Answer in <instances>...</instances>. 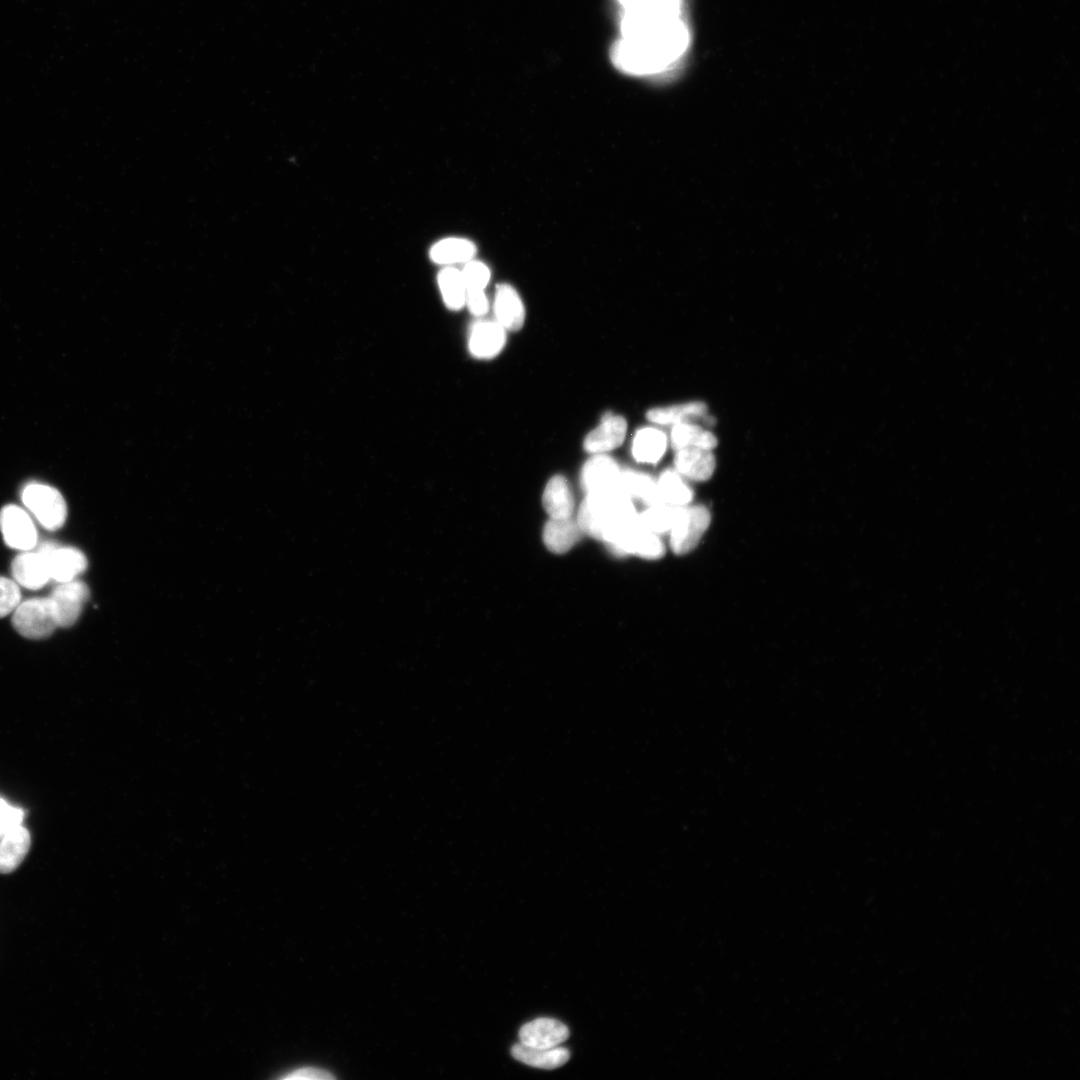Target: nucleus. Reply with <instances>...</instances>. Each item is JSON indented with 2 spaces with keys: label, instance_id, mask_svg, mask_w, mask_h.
Returning <instances> with one entry per match:
<instances>
[{
  "label": "nucleus",
  "instance_id": "f257e3e1",
  "mask_svg": "<svg viewBox=\"0 0 1080 1080\" xmlns=\"http://www.w3.org/2000/svg\"><path fill=\"white\" fill-rule=\"evenodd\" d=\"M681 16L667 10H623L622 37L612 49L616 66L635 75L665 71L688 45V29Z\"/></svg>",
  "mask_w": 1080,
  "mask_h": 1080
},
{
  "label": "nucleus",
  "instance_id": "f03ea898",
  "mask_svg": "<svg viewBox=\"0 0 1080 1080\" xmlns=\"http://www.w3.org/2000/svg\"><path fill=\"white\" fill-rule=\"evenodd\" d=\"M576 522L582 533L610 545L638 522V513L623 491L606 489L586 494Z\"/></svg>",
  "mask_w": 1080,
  "mask_h": 1080
},
{
  "label": "nucleus",
  "instance_id": "7ed1b4c3",
  "mask_svg": "<svg viewBox=\"0 0 1080 1080\" xmlns=\"http://www.w3.org/2000/svg\"><path fill=\"white\" fill-rule=\"evenodd\" d=\"M710 512L702 505L679 506L670 529V546L674 553L682 555L693 550L709 527Z\"/></svg>",
  "mask_w": 1080,
  "mask_h": 1080
},
{
  "label": "nucleus",
  "instance_id": "20e7f679",
  "mask_svg": "<svg viewBox=\"0 0 1080 1080\" xmlns=\"http://www.w3.org/2000/svg\"><path fill=\"white\" fill-rule=\"evenodd\" d=\"M22 501L46 529L56 530L65 523L67 506L57 489L31 483L23 489Z\"/></svg>",
  "mask_w": 1080,
  "mask_h": 1080
},
{
  "label": "nucleus",
  "instance_id": "39448f33",
  "mask_svg": "<svg viewBox=\"0 0 1080 1080\" xmlns=\"http://www.w3.org/2000/svg\"><path fill=\"white\" fill-rule=\"evenodd\" d=\"M12 624L26 638L48 637L58 627L51 599L32 598L20 603L14 610Z\"/></svg>",
  "mask_w": 1080,
  "mask_h": 1080
},
{
  "label": "nucleus",
  "instance_id": "423d86ee",
  "mask_svg": "<svg viewBox=\"0 0 1080 1080\" xmlns=\"http://www.w3.org/2000/svg\"><path fill=\"white\" fill-rule=\"evenodd\" d=\"M0 529L5 543L14 549L31 550L37 542V532L29 515L20 507L7 505L0 511Z\"/></svg>",
  "mask_w": 1080,
  "mask_h": 1080
},
{
  "label": "nucleus",
  "instance_id": "0eeeda50",
  "mask_svg": "<svg viewBox=\"0 0 1080 1080\" xmlns=\"http://www.w3.org/2000/svg\"><path fill=\"white\" fill-rule=\"evenodd\" d=\"M49 598L58 626L66 628L77 621L84 603L89 598V588L84 582L71 580L59 584Z\"/></svg>",
  "mask_w": 1080,
  "mask_h": 1080
},
{
  "label": "nucleus",
  "instance_id": "6e6552de",
  "mask_svg": "<svg viewBox=\"0 0 1080 1080\" xmlns=\"http://www.w3.org/2000/svg\"><path fill=\"white\" fill-rule=\"evenodd\" d=\"M38 550L47 559L50 578L57 582L74 580L87 568V558L77 548L58 547L52 543H44Z\"/></svg>",
  "mask_w": 1080,
  "mask_h": 1080
},
{
  "label": "nucleus",
  "instance_id": "1a4fd4ad",
  "mask_svg": "<svg viewBox=\"0 0 1080 1080\" xmlns=\"http://www.w3.org/2000/svg\"><path fill=\"white\" fill-rule=\"evenodd\" d=\"M519 1043L532 1048H554L569 1037L568 1027L559 1020L540 1017L525 1023L518 1033Z\"/></svg>",
  "mask_w": 1080,
  "mask_h": 1080
},
{
  "label": "nucleus",
  "instance_id": "9d476101",
  "mask_svg": "<svg viewBox=\"0 0 1080 1080\" xmlns=\"http://www.w3.org/2000/svg\"><path fill=\"white\" fill-rule=\"evenodd\" d=\"M610 547L617 554H635L645 559H658L665 553L659 535L643 528L639 520Z\"/></svg>",
  "mask_w": 1080,
  "mask_h": 1080
},
{
  "label": "nucleus",
  "instance_id": "9b49d317",
  "mask_svg": "<svg viewBox=\"0 0 1080 1080\" xmlns=\"http://www.w3.org/2000/svg\"><path fill=\"white\" fill-rule=\"evenodd\" d=\"M627 433L624 417L606 413L599 425L590 431L584 439V449L591 454H605L619 447Z\"/></svg>",
  "mask_w": 1080,
  "mask_h": 1080
},
{
  "label": "nucleus",
  "instance_id": "f8f14e48",
  "mask_svg": "<svg viewBox=\"0 0 1080 1080\" xmlns=\"http://www.w3.org/2000/svg\"><path fill=\"white\" fill-rule=\"evenodd\" d=\"M622 469L606 454H594L581 471V484L586 493L606 489H619Z\"/></svg>",
  "mask_w": 1080,
  "mask_h": 1080
},
{
  "label": "nucleus",
  "instance_id": "ddd939ff",
  "mask_svg": "<svg viewBox=\"0 0 1080 1080\" xmlns=\"http://www.w3.org/2000/svg\"><path fill=\"white\" fill-rule=\"evenodd\" d=\"M715 465V458L711 450L697 447H684L676 450L674 467L684 479L706 481L712 476Z\"/></svg>",
  "mask_w": 1080,
  "mask_h": 1080
},
{
  "label": "nucleus",
  "instance_id": "4468645a",
  "mask_svg": "<svg viewBox=\"0 0 1080 1080\" xmlns=\"http://www.w3.org/2000/svg\"><path fill=\"white\" fill-rule=\"evenodd\" d=\"M11 572L15 581L28 589H39L51 579L47 559L39 550L15 557Z\"/></svg>",
  "mask_w": 1080,
  "mask_h": 1080
},
{
  "label": "nucleus",
  "instance_id": "2eb2a0df",
  "mask_svg": "<svg viewBox=\"0 0 1080 1080\" xmlns=\"http://www.w3.org/2000/svg\"><path fill=\"white\" fill-rule=\"evenodd\" d=\"M506 330L496 321H480L473 325L469 335V349L473 356L489 359L504 347Z\"/></svg>",
  "mask_w": 1080,
  "mask_h": 1080
},
{
  "label": "nucleus",
  "instance_id": "dca6fc26",
  "mask_svg": "<svg viewBox=\"0 0 1080 1080\" xmlns=\"http://www.w3.org/2000/svg\"><path fill=\"white\" fill-rule=\"evenodd\" d=\"M494 313L496 322L505 330L517 331L522 328L525 321V309L520 296L512 286L502 283L496 287Z\"/></svg>",
  "mask_w": 1080,
  "mask_h": 1080
},
{
  "label": "nucleus",
  "instance_id": "f3484780",
  "mask_svg": "<svg viewBox=\"0 0 1080 1080\" xmlns=\"http://www.w3.org/2000/svg\"><path fill=\"white\" fill-rule=\"evenodd\" d=\"M582 534L576 520L571 517L550 518L543 530V541L548 550L562 554L569 551Z\"/></svg>",
  "mask_w": 1080,
  "mask_h": 1080
},
{
  "label": "nucleus",
  "instance_id": "a211bd4d",
  "mask_svg": "<svg viewBox=\"0 0 1080 1080\" xmlns=\"http://www.w3.org/2000/svg\"><path fill=\"white\" fill-rule=\"evenodd\" d=\"M31 845L29 831L19 826L0 838V873L13 872L27 855Z\"/></svg>",
  "mask_w": 1080,
  "mask_h": 1080
},
{
  "label": "nucleus",
  "instance_id": "6ab92c4d",
  "mask_svg": "<svg viewBox=\"0 0 1080 1080\" xmlns=\"http://www.w3.org/2000/svg\"><path fill=\"white\" fill-rule=\"evenodd\" d=\"M543 507L550 518L571 517L574 498L567 479L562 475H555L547 482L543 493Z\"/></svg>",
  "mask_w": 1080,
  "mask_h": 1080
},
{
  "label": "nucleus",
  "instance_id": "aec40b11",
  "mask_svg": "<svg viewBox=\"0 0 1080 1080\" xmlns=\"http://www.w3.org/2000/svg\"><path fill=\"white\" fill-rule=\"evenodd\" d=\"M514 1059L534 1068L552 1070L564 1065L570 1058V1052L564 1047L532 1048L521 1043L511 1048Z\"/></svg>",
  "mask_w": 1080,
  "mask_h": 1080
},
{
  "label": "nucleus",
  "instance_id": "412c9836",
  "mask_svg": "<svg viewBox=\"0 0 1080 1080\" xmlns=\"http://www.w3.org/2000/svg\"><path fill=\"white\" fill-rule=\"evenodd\" d=\"M667 437L663 431L655 427L639 429L632 442V455L641 463H656L664 455L667 448Z\"/></svg>",
  "mask_w": 1080,
  "mask_h": 1080
},
{
  "label": "nucleus",
  "instance_id": "4be33fe9",
  "mask_svg": "<svg viewBox=\"0 0 1080 1080\" xmlns=\"http://www.w3.org/2000/svg\"><path fill=\"white\" fill-rule=\"evenodd\" d=\"M619 489L632 500L637 499L647 506L661 503L656 480L645 473L622 470Z\"/></svg>",
  "mask_w": 1080,
  "mask_h": 1080
},
{
  "label": "nucleus",
  "instance_id": "5701e85b",
  "mask_svg": "<svg viewBox=\"0 0 1080 1080\" xmlns=\"http://www.w3.org/2000/svg\"><path fill=\"white\" fill-rule=\"evenodd\" d=\"M670 443L675 450L684 447L712 450L717 445V438L712 432L686 421L673 425Z\"/></svg>",
  "mask_w": 1080,
  "mask_h": 1080
},
{
  "label": "nucleus",
  "instance_id": "b1692460",
  "mask_svg": "<svg viewBox=\"0 0 1080 1080\" xmlns=\"http://www.w3.org/2000/svg\"><path fill=\"white\" fill-rule=\"evenodd\" d=\"M656 483L663 504L679 507L688 505L692 500V490L675 469L663 471Z\"/></svg>",
  "mask_w": 1080,
  "mask_h": 1080
},
{
  "label": "nucleus",
  "instance_id": "393cba45",
  "mask_svg": "<svg viewBox=\"0 0 1080 1080\" xmlns=\"http://www.w3.org/2000/svg\"><path fill=\"white\" fill-rule=\"evenodd\" d=\"M707 407L703 402H689L650 409L647 419L658 425H674L705 416Z\"/></svg>",
  "mask_w": 1080,
  "mask_h": 1080
},
{
  "label": "nucleus",
  "instance_id": "a878e982",
  "mask_svg": "<svg viewBox=\"0 0 1080 1080\" xmlns=\"http://www.w3.org/2000/svg\"><path fill=\"white\" fill-rule=\"evenodd\" d=\"M475 245L462 238H447L437 242L430 251L431 259L436 263L451 264L468 262L475 255Z\"/></svg>",
  "mask_w": 1080,
  "mask_h": 1080
},
{
  "label": "nucleus",
  "instance_id": "bb28decb",
  "mask_svg": "<svg viewBox=\"0 0 1080 1080\" xmlns=\"http://www.w3.org/2000/svg\"><path fill=\"white\" fill-rule=\"evenodd\" d=\"M438 282L446 305L454 310L465 304L466 285L462 272L454 267H446L440 273Z\"/></svg>",
  "mask_w": 1080,
  "mask_h": 1080
},
{
  "label": "nucleus",
  "instance_id": "cd10ccee",
  "mask_svg": "<svg viewBox=\"0 0 1080 1080\" xmlns=\"http://www.w3.org/2000/svg\"><path fill=\"white\" fill-rule=\"evenodd\" d=\"M676 510L677 507L663 503L650 505L638 514V520L643 528L653 533H667L674 523Z\"/></svg>",
  "mask_w": 1080,
  "mask_h": 1080
},
{
  "label": "nucleus",
  "instance_id": "c85d7f7f",
  "mask_svg": "<svg viewBox=\"0 0 1080 1080\" xmlns=\"http://www.w3.org/2000/svg\"><path fill=\"white\" fill-rule=\"evenodd\" d=\"M461 272L467 290H484L490 279L489 268L480 261H468Z\"/></svg>",
  "mask_w": 1080,
  "mask_h": 1080
},
{
  "label": "nucleus",
  "instance_id": "c756f323",
  "mask_svg": "<svg viewBox=\"0 0 1080 1080\" xmlns=\"http://www.w3.org/2000/svg\"><path fill=\"white\" fill-rule=\"evenodd\" d=\"M21 593L11 579L0 576V617L7 616L20 604Z\"/></svg>",
  "mask_w": 1080,
  "mask_h": 1080
},
{
  "label": "nucleus",
  "instance_id": "7c9ffc66",
  "mask_svg": "<svg viewBox=\"0 0 1080 1080\" xmlns=\"http://www.w3.org/2000/svg\"><path fill=\"white\" fill-rule=\"evenodd\" d=\"M24 811L0 797V838L22 825Z\"/></svg>",
  "mask_w": 1080,
  "mask_h": 1080
},
{
  "label": "nucleus",
  "instance_id": "2f4dec72",
  "mask_svg": "<svg viewBox=\"0 0 1080 1080\" xmlns=\"http://www.w3.org/2000/svg\"><path fill=\"white\" fill-rule=\"evenodd\" d=\"M465 304L476 316H482L488 311V299L482 289L467 290Z\"/></svg>",
  "mask_w": 1080,
  "mask_h": 1080
},
{
  "label": "nucleus",
  "instance_id": "473e14b6",
  "mask_svg": "<svg viewBox=\"0 0 1080 1080\" xmlns=\"http://www.w3.org/2000/svg\"><path fill=\"white\" fill-rule=\"evenodd\" d=\"M282 1078L287 1079V1080L288 1079H292V1080H298V1079H301V1080H306V1079H308V1080L328 1079L329 1080V1079H334L335 1077L330 1072H328L326 1070H323V1069H319V1068H315V1067H304V1068L294 1070V1071L290 1072L289 1074L284 1075Z\"/></svg>",
  "mask_w": 1080,
  "mask_h": 1080
}]
</instances>
